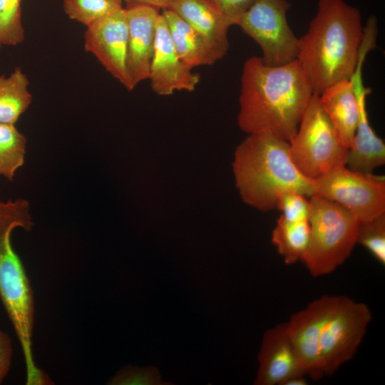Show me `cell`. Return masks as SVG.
Segmentation results:
<instances>
[{
  "instance_id": "21",
  "label": "cell",
  "mask_w": 385,
  "mask_h": 385,
  "mask_svg": "<svg viewBox=\"0 0 385 385\" xmlns=\"http://www.w3.org/2000/svg\"><path fill=\"white\" fill-rule=\"evenodd\" d=\"M123 0H63L69 19L86 27L123 9Z\"/></svg>"
},
{
  "instance_id": "2",
  "label": "cell",
  "mask_w": 385,
  "mask_h": 385,
  "mask_svg": "<svg viewBox=\"0 0 385 385\" xmlns=\"http://www.w3.org/2000/svg\"><path fill=\"white\" fill-rule=\"evenodd\" d=\"M364 36L359 9L343 0H319L305 34L298 38L297 60L313 93L352 76Z\"/></svg>"
},
{
  "instance_id": "17",
  "label": "cell",
  "mask_w": 385,
  "mask_h": 385,
  "mask_svg": "<svg viewBox=\"0 0 385 385\" xmlns=\"http://www.w3.org/2000/svg\"><path fill=\"white\" fill-rule=\"evenodd\" d=\"M164 16L175 49L183 63L190 68L211 66L216 58L201 36L170 9H163Z\"/></svg>"
},
{
  "instance_id": "22",
  "label": "cell",
  "mask_w": 385,
  "mask_h": 385,
  "mask_svg": "<svg viewBox=\"0 0 385 385\" xmlns=\"http://www.w3.org/2000/svg\"><path fill=\"white\" fill-rule=\"evenodd\" d=\"M21 0H0V38L3 45L16 46L25 39Z\"/></svg>"
},
{
  "instance_id": "9",
  "label": "cell",
  "mask_w": 385,
  "mask_h": 385,
  "mask_svg": "<svg viewBox=\"0 0 385 385\" xmlns=\"http://www.w3.org/2000/svg\"><path fill=\"white\" fill-rule=\"evenodd\" d=\"M314 195L337 202L359 222L385 213V178L337 167L313 180Z\"/></svg>"
},
{
  "instance_id": "7",
  "label": "cell",
  "mask_w": 385,
  "mask_h": 385,
  "mask_svg": "<svg viewBox=\"0 0 385 385\" xmlns=\"http://www.w3.org/2000/svg\"><path fill=\"white\" fill-rule=\"evenodd\" d=\"M289 143L294 165L312 180L346 165L348 148L341 143L317 94L312 95Z\"/></svg>"
},
{
  "instance_id": "24",
  "label": "cell",
  "mask_w": 385,
  "mask_h": 385,
  "mask_svg": "<svg viewBox=\"0 0 385 385\" xmlns=\"http://www.w3.org/2000/svg\"><path fill=\"white\" fill-rule=\"evenodd\" d=\"M109 385H169L173 384L161 379L158 369L155 366H133L127 365L119 369L110 379Z\"/></svg>"
},
{
  "instance_id": "19",
  "label": "cell",
  "mask_w": 385,
  "mask_h": 385,
  "mask_svg": "<svg viewBox=\"0 0 385 385\" xmlns=\"http://www.w3.org/2000/svg\"><path fill=\"white\" fill-rule=\"evenodd\" d=\"M310 227L308 220L289 221L281 215L272 233V242L285 264L302 261L308 247Z\"/></svg>"
},
{
  "instance_id": "16",
  "label": "cell",
  "mask_w": 385,
  "mask_h": 385,
  "mask_svg": "<svg viewBox=\"0 0 385 385\" xmlns=\"http://www.w3.org/2000/svg\"><path fill=\"white\" fill-rule=\"evenodd\" d=\"M341 143L349 148L359 123V106L350 79L338 81L319 96Z\"/></svg>"
},
{
  "instance_id": "8",
  "label": "cell",
  "mask_w": 385,
  "mask_h": 385,
  "mask_svg": "<svg viewBox=\"0 0 385 385\" xmlns=\"http://www.w3.org/2000/svg\"><path fill=\"white\" fill-rule=\"evenodd\" d=\"M287 0H256L236 21L260 46L264 63L277 66L297 59L298 38L287 21Z\"/></svg>"
},
{
  "instance_id": "10",
  "label": "cell",
  "mask_w": 385,
  "mask_h": 385,
  "mask_svg": "<svg viewBox=\"0 0 385 385\" xmlns=\"http://www.w3.org/2000/svg\"><path fill=\"white\" fill-rule=\"evenodd\" d=\"M128 24L125 8L86 27L84 49L92 53L114 78L126 89Z\"/></svg>"
},
{
  "instance_id": "6",
  "label": "cell",
  "mask_w": 385,
  "mask_h": 385,
  "mask_svg": "<svg viewBox=\"0 0 385 385\" xmlns=\"http://www.w3.org/2000/svg\"><path fill=\"white\" fill-rule=\"evenodd\" d=\"M11 234L8 232L0 239V300L21 346L26 366V384H52L48 375L34 361L33 292L23 263L12 247Z\"/></svg>"
},
{
  "instance_id": "29",
  "label": "cell",
  "mask_w": 385,
  "mask_h": 385,
  "mask_svg": "<svg viewBox=\"0 0 385 385\" xmlns=\"http://www.w3.org/2000/svg\"><path fill=\"white\" fill-rule=\"evenodd\" d=\"M2 45H3V43H2L1 40V38H0V50H1V48Z\"/></svg>"
},
{
  "instance_id": "12",
  "label": "cell",
  "mask_w": 385,
  "mask_h": 385,
  "mask_svg": "<svg viewBox=\"0 0 385 385\" xmlns=\"http://www.w3.org/2000/svg\"><path fill=\"white\" fill-rule=\"evenodd\" d=\"M148 79L152 90L158 96L172 95L176 91L192 92L200 81V76L193 73L179 58L162 14L157 22Z\"/></svg>"
},
{
  "instance_id": "20",
  "label": "cell",
  "mask_w": 385,
  "mask_h": 385,
  "mask_svg": "<svg viewBox=\"0 0 385 385\" xmlns=\"http://www.w3.org/2000/svg\"><path fill=\"white\" fill-rule=\"evenodd\" d=\"M26 138L15 124L0 123V175L12 181L24 163Z\"/></svg>"
},
{
  "instance_id": "1",
  "label": "cell",
  "mask_w": 385,
  "mask_h": 385,
  "mask_svg": "<svg viewBox=\"0 0 385 385\" xmlns=\"http://www.w3.org/2000/svg\"><path fill=\"white\" fill-rule=\"evenodd\" d=\"M312 94L297 59L272 66L252 56L242 69L238 125L247 134L267 132L289 141Z\"/></svg>"
},
{
  "instance_id": "5",
  "label": "cell",
  "mask_w": 385,
  "mask_h": 385,
  "mask_svg": "<svg viewBox=\"0 0 385 385\" xmlns=\"http://www.w3.org/2000/svg\"><path fill=\"white\" fill-rule=\"evenodd\" d=\"M307 249L302 262L313 277L333 272L350 256L356 244L357 219L333 201L312 195Z\"/></svg>"
},
{
  "instance_id": "11",
  "label": "cell",
  "mask_w": 385,
  "mask_h": 385,
  "mask_svg": "<svg viewBox=\"0 0 385 385\" xmlns=\"http://www.w3.org/2000/svg\"><path fill=\"white\" fill-rule=\"evenodd\" d=\"M128 24L126 68L128 91L148 79L160 13L152 6L129 2L125 8Z\"/></svg>"
},
{
  "instance_id": "3",
  "label": "cell",
  "mask_w": 385,
  "mask_h": 385,
  "mask_svg": "<svg viewBox=\"0 0 385 385\" xmlns=\"http://www.w3.org/2000/svg\"><path fill=\"white\" fill-rule=\"evenodd\" d=\"M232 166L242 200L260 211L275 208L286 192L314 195L313 180L294 165L289 141L270 133L248 134L236 148Z\"/></svg>"
},
{
  "instance_id": "4",
  "label": "cell",
  "mask_w": 385,
  "mask_h": 385,
  "mask_svg": "<svg viewBox=\"0 0 385 385\" xmlns=\"http://www.w3.org/2000/svg\"><path fill=\"white\" fill-rule=\"evenodd\" d=\"M312 332L323 376L332 375L355 355L371 320L364 303L324 295L312 302Z\"/></svg>"
},
{
  "instance_id": "23",
  "label": "cell",
  "mask_w": 385,
  "mask_h": 385,
  "mask_svg": "<svg viewBox=\"0 0 385 385\" xmlns=\"http://www.w3.org/2000/svg\"><path fill=\"white\" fill-rule=\"evenodd\" d=\"M356 244L364 247L381 265H385V213L359 222Z\"/></svg>"
},
{
  "instance_id": "28",
  "label": "cell",
  "mask_w": 385,
  "mask_h": 385,
  "mask_svg": "<svg viewBox=\"0 0 385 385\" xmlns=\"http://www.w3.org/2000/svg\"><path fill=\"white\" fill-rule=\"evenodd\" d=\"M126 3L133 2L137 4H146L152 6L157 9H165L169 7L173 0H123Z\"/></svg>"
},
{
  "instance_id": "15",
  "label": "cell",
  "mask_w": 385,
  "mask_h": 385,
  "mask_svg": "<svg viewBox=\"0 0 385 385\" xmlns=\"http://www.w3.org/2000/svg\"><path fill=\"white\" fill-rule=\"evenodd\" d=\"M359 106V123L353 141L348 148L346 166L350 170L373 173L385 163V145L369 125L366 107L369 88L361 86L354 88Z\"/></svg>"
},
{
  "instance_id": "27",
  "label": "cell",
  "mask_w": 385,
  "mask_h": 385,
  "mask_svg": "<svg viewBox=\"0 0 385 385\" xmlns=\"http://www.w3.org/2000/svg\"><path fill=\"white\" fill-rule=\"evenodd\" d=\"M12 353L13 349L10 337L0 329V384L9 371Z\"/></svg>"
},
{
  "instance_id": "13",
  "label": "cell",
  "mask_w": 385,
  "mask_h": 385,
  "mask_svg": "<svg viewBox=\"0 0 385 385\" xmlns=\"http://www.w3.org/2000/svg\"><path fill=\"white\" fill-rule=\"evenodd\" d=\"M257 359L255 385H284L292 378L306 376L290 339L287 322L265 332Z\"/></svg>"
},
{
  "instance_id": "25",
  "label": "cell",
  "mask_w": 385,
  "mask_h": 385,
  "mask_svg": "<svg viewBox=\"0 0 385 385\" xmlns=\"http://www.w3.org/2000/svg\"><path fill=\"white\" fill-rule=\"evenodd\" d=\"M307 197L296 192H286L279 196L275 208L280 210L281 216L287 220H308L310 206Z\"/></svg>"
},
{
  "instance_id": "26",
  "label": "cell",
  "mask_w": 385,
  "mask_h": 385,
  "mask_svg": "<svg viewBox=\"0 0 385 385\" xmlns=\"http://www.w3.org/2000/svg\"><path fill=\"white\" fill-rule=\"evenodd\" d=\"M233 25L256 0H206Z\"/></svg>"
},
{
  "instance_id": "18",
  "label": "cell",
  "mask_w": 385,
  "mask_h": 385,
  "mask_svg": "<svg viewBox=\"0 0 385 385\" xmlns=\"http://www.w3.org/2000/svg\"><path fill=\"white\" fill-rule=\"evenodd\" d=\"M29 80L20 67L8 76H0V123L15 124L28 109L32 95Z\"/></svg>"
},
{
  "instance_id": "14",
  "label": "cell",
  "mask_w": 385,
  "mask_h": 385,
  "mask_svg": "<svg viewBox=\"0 0 385 385\" xmlns=\"http://www.w3.org/2000/svg\"><path fill=\"white\" fill-rule=\"evenodd\" d=\"M168 9L201 36L217 61L227 54L228 29L233 24L206 0H173Z\"/></svg>"
}]
</instances>
